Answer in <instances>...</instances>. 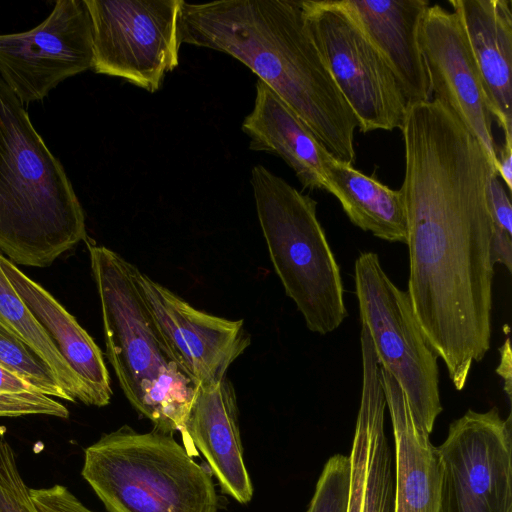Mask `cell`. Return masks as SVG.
<instances>
[{"label": "cell", "instance_id": "6da1fadb", "mask_svg": "<svg viewBox=\"0 0 512 512\" xmlns=\"http://www.w3.org/2000/svg\"><path fill=\"white\" fill-rule=\"evenodd\" d=\"M409 252L407 294L456 390L491 346L496 171L482 144L439 101L411 104L401 128Z\"/></svg>", "mask_w": 512, "mask_h": 512}, {"label": "cell", "instance_id": "7a4b0ae2", "mask_svg": "<svg viewBox=\"0 0 512 512\" xmlns=\"http://www.w3.org/2000/svg\"><path fill=\"white\" fill-rule=\"evenodd\" d=\"M179 34L181 43L247 66L332 156L353 165L359 122L316 46L303 0L184 1Z\"/></svg>", "mask_w": 512, "mask_h": 512}, {"label": "cell", "instance_id": "3957f363", "mask_svg": "<svg viewBox=\"0 0 512 512\" xmlns=\"http://www.w3.org/2000/svg\"><path fill=\"white\" fill-rule=\"evenodd\" d=\"M86 239L64 167L0 78V251L14 264L43 268Z\"/></svg>", "mask_w": 512, "mask_h": 512}, {"label": "cell", "instance_id": "277c9868", "mask_svg": "<svg viewBox=\"0 0 512 512\" xmlns=\"http://www.w3.org/2000/svg\"><path fill=\"white\" fill-rule=\"evenodd\" d=\"M84 480L108 512H217L211 474L172 436L128 426L84 451Z\"/></svg>", "mask_w": 512, "mask_h": 512}, {"label": "cell", "instance_id": "5b68a950", "mask_svg": "<svg viewBox=\"0 0 512 512\" xmlns=\"http://www.w3.org/2000/svg\"><path fill=\"white\" fill-rule=\"evenodd\" d=\"M257 217L274 270L307 328L321 335L347 317L339 265L317 219V202L258 164L251 171Z\"/></svg>", "mask_w": 512, "mask_h": 512}, {"label": "cell", "instance_id": "8992f818", "mask_svg": "<svg viewBox=\"0 0 512 512\" xmlns=\"http://www.w3.org/2000/svg\"><path fill=\"white\" fill-rule=\"evenodd\" d=\"M354 279L361 322L379 364L401 386L415 420L430 435L442 412L438 355L418 322L407 292L388 277L377 253H360Z\"/></svg>", "mask_w": 512, "mask_h": 512}, {"label": "cell", "instance_id": "52a82bcc", "mask_svg": "<svg viewBox=\"0 0 512 512\" xmlns=\"http://www.w3.org/2000/svg\"><path fill=\"white\" fill-rule=\"evenodd\" d=\"M306 21L359 130L401 129L408 101L394 72L339 0H303Z\"/></svg>", "mask_w": 512, "mask_h": 512}, {"label": "cell", "instance_id": "ba28073f", "mask_svg": "<svg viewBox=\"0 0 512 512\" xmlns=\"http://www.w3.org/2000/svg\"><path fill=\"white\" fill-rule=\"evenodd\" d=\"M183 2L85 0L92 23V69L156 92L179 64Z\"/></svg>", "mask_w": 512, "mask_h": 512}, {"label": "cell", "instance_id": "9c48e42d", "mask_svg": "<svg viewBox=\"0 0 512 512\" xmlns=\"http://www.w3.org/2000/svg\"><path fill=\"white\" fill-rule=\"evenodd\" d=\"M103 320L106 355L130 404L168 364L151 313L136 279V266L117 252L88 242Z\"/></svg>", "mask_w": 512, "mask_h": 512}, {"label": "cell", "instance_id": "30bf717a", "mask_svg": "<svg viewBox=\"0 0 512 512\" xmlns=\"http://www.w3.org/2000/svg\"><path fill=\"white\" fill-rule=\"evenodd\" d=\"M442 512H512V417L468 410L437 447Z\"/></svg>", "mask_w": 512, "mask_h": 512}, {"label": "cell", "instance_id": "8fae6325", "mask_svg": "<svg viewBox=\"0 0 512 512\" xmlns=\"http://www.w3.org/2000/svg\"><path fill=\"white\" fill-rule=\"evenodd\" d=\"M92 65V23L85 0H58L35 28L0 34V78L23 105L42 100Z\"/></svg>", "mask_w": 512, "mask_h": 512}, {"label": "cell", "instance_id": "7c38bea8", "mask_svg": "<svg viewBox=\"0 0 512 512\" xmlns=\"http://www.w3.org/2000/svg\"><path fill=\"white\" fill-rule=\"evenodd\" d=\"M136 279L168 359L196 386L226 378L251 344L244 321L198 310L138 268Z\"/></svg>", "mask_w": 512, "mask_h": 512}, {"label": "cell", "instance_id": "4fadbf2b", "mask_svg": "<svg viewBox=\"0 0 512 512\" xmlns=\"http://www.w3.org/2000/svg\"><path fill=\"white\" fill-rule=\"evenodd\" d=\"M418 41L430 95L447 108L482 144L496 166L493 117L463 24L454 11L430 5Z\"/></svg>", "mask_w": 512, "mask_h": 512}, {"label": "cell", "instance_id": "5bb4252c", "mask_svg": "<svg viewBox=\"0 0 512 512\" xmlns=\"http://www.w3.org/2000/svg\"><path fill=\"white\" fill-rule=\"evenodd\" d=\"M182 433L205 457L222 491L240 504L249 503L253 485L243 457L236 394L227 377L197 385Z\"/></svg>", "mask_w": 512, "mask_h": 512}, {"label": "cell", "instance_id": "9a60e30c", "mask_svg": "<svg viewBox=\"0 0 512 512\" xmlns=\"http://www.w3.org/2000/svg\"><path fill=\"white\" fill-rule=\"evenodd\" d=\"M397 77L408 104L430 100L418 35L428 0H339Z\"/></svg>", "mask_w": 512, "mask_h": 512}, {"label": "cell", "instance_id": "2e32d148", "mask_svg": "<svg viewBox=\"0 0 512 512\" xmlns=\"http://www.w3.org/2000/svg\"><path fill=\"white\" fill-rule=\"evenodd\" d=\"M394 435V512H442V465L437 447L415 420L395 378L380 366Z\"/></svg>", "mask_w": 512, "mask_h": 512}, {"label": "cell", "instance_id": "e0dca14e", "mask_svg": "<svg viewBox=\"0 0 512 512\" xmlns=\"http://www.w3.org/2000/svg\"><path fill=\"white\" fill-rule=\"evenodd\" d=\"M465 29L491 115L512 143L511 0H450Z\"/></svg>", "mask_w": 512, "mask_h": 512}, {"label": "cell", "instance_id": "ac0fdd59", "mask_svg": "<svg viewBox=\"0 0 512 512\" xmlns=\"http://www.w3.org/2000/svg\"><path fill=\"white\" fill-rule=\"evenodd\" d=\"M0 266L62 358L87 389L93 406L108 405L113 394L111 379L102 351L93 338L47 290L1 254Z\"/></svg>", "mask_w": 512, "mask_h": 512}, {"label": "cell", "instance_id": "d6986e66", "mask_svg": "<svg viewBox=\"0 0 512 512\" xmlns=\"http://www.w3.org/2000/svg\"><path fill=\"white\" fill-rule=\"evenodd\" d=\"M242 131L249 148L281 157L303 188L328 191L325 160L330 154L306 124L263 81L256 82L252 111Z\"/></svg>", "mask_w": 512, "mask_h": 512}, {"label": "cell", "instance_id": "ffe728a7", "mask_svg": "<svg viewBox=\"0 0 512 512\" xmlns=\"http://www.w3.org/2000/svg\"><path fill=\"white\" fill-rule=\"evenodd\" d=\"M328 193L340 202L349 220L363 231L388 241L406 244L407 217L400 190L329 154L325 160Z\"/></svg>", "mask_w": 512, "mask_h": 512}, {"label": "cell", "instance_id": "44dd1931", "mask_svg": "<svg viewBox=\"0 0 512 512\" xmlns=\"http://www.w3.org/2000/svg\"><path fill=\"white\" fill-rule=\"evenodd\" d=\"M0 321L18 335L52 369L71 402L93 406L87 389L17 294L0 266Z\"/></svg>", "mask_w": 512, "mask_h": 512}, {"label": "cell", "instance_id": "7402d4cb", "mask_svg": "<svg viewBox=\"0 0 512 512\" xmlns=\"http://www.w3.org/2000/svg\"><path fill=\"white\" fill-rule=\"evenodd\" d=\"M196 391L197 386L170 361L144 387L136 411L148 418L157 431L182 432Z\"/></svg>", "mask_w": 512, "mask_h": 512}, {"label": "cell", "instance_id": "603a6c76", "mask_svg": "<svg viewBox=\"0 0 512 512\" xmlns=\"http://www.w3.org/2000/svg\"><path fill=\"white\" fill-rule=\"evenodd\" d=\"M0 365L42 393L71 402L49 365L1 321Z\"/></svg>", "mask_w": 512, "mask_h": 512}, {"label": "cell", "instance_id": "cb8c5ba5", "mask_svg": "<svg viewBox=\"0 0 512 512\" xmlns=\"http://www.w3.org/2000/svg\"><path fill=\"white\" fill-rule=\"evenodd\" d=\"M26 415L68 418L69 411L65 405L0 365V417Z\"/></svg>", "mask_w": 512, "mask_h": 512}, {"label": "cell", "instance_id": "d4e9b609", "mask_svg": "<svg viewBox=\"0 0 512 512\" xmlns=\"http://www.w3.org/2000/svg\"><path fill=\"white\" fill-rule=\"evenodd\" d=\"M350 484V457L332 456L322 470L306 512H347Z\"/></svg>", "mask_w": 512, "mask_h": 512}, {"label": "cell", "instance_id": "484cf974", "mask_svg": "<svg viewBox=\"0 0 512 512\" xmlns=\"http://www.w3.org/2000/svg\"><path fill=\"white\" fill-rule=\"evenodd\" d=\"M0 512H39L18 469L10 443L0 437Z\"/></svg>", "mask_w": 512, "mask_h": 512}, {"label": "cell", "instance_id": "4316f807", "mask_svg": "<svg viewBox=\"0 0 512 512\" xmlns=\"http://www.w3.org/2000/svg\"><path fill=\"white\" fill-rule=\"evenodd\" d=\"M30 496L39 512H95L86 507L67 487L60 484L30 488Z\"/></svg>", "mask_w": 512, "mask_h": 512}, {"label": "cell", "instance_id": "83f0119b", "mask_svg": "<svg viewBox=\"0 0 512 512\" xmlns=\"http://www.w3.org/2000/svg\"><path fill=\"white\" fill-rule=\"evenodd\" d=\"M497 175L507 186L509 193L512 191V143L504 141L501 150L497 153L495 166Z\"/></svg>", "mask_w": 512, "mask_h": 512}, {"label": "cell", "instance_id": "f1b7e54d", "mask_svg": "<svg viewBox=\"0 0 512 512\" xmlns=\"http://www.w3.org/2000/svg\"><path fill=\"white\" fill-rule=\"evenodd\" d=\"M500 363L496 368V373L500 375L504 380V390L509 399H511V347H510V339L507 337L505 343L500 347Z\"/></svg>", "mask_w": 512, "mask_h": 512}]
</instances>
